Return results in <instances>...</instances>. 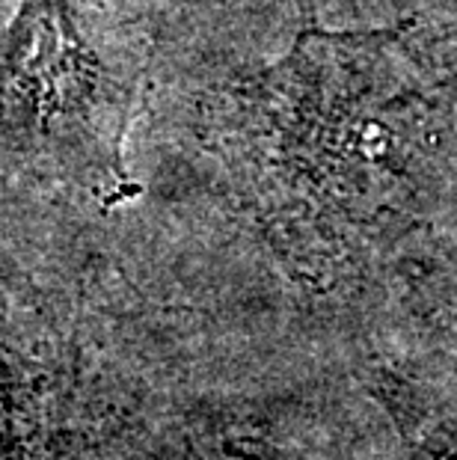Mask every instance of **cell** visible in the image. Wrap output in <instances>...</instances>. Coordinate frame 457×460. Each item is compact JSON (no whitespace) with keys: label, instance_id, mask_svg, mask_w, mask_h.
<instances>
[{"label":"cell","instance_id":"6da1fadb","mask_svg":"<svg viewBox=\"0 0 457 460\" xmlns=\"http://www.w3.org/2000/svg\"><path fill=\"white\" fill-rule=\"evenodd\" d=\"M134 95L75 0H18L4 48L6 155L48 164L101 205L137 197L122 161Z\"/></svg>","mask_w":457,"mask_h":460},{"label":"cell","instance_id":"7a4b0ae2","mask_svg":"<svg viewBox=\"0 0 457 460\" xmlns=\"http://www.w3.org/2000/svg\"><path fill=\"white\" fill-rule=\"evenodd\" d=\"M389 413L401 430L398 460H457V419L416 410L404 398H389Z\"/></svg>","mask_w":457,"mask_h":460},{"label":"cell","instance_id":"3957f363","mask_svg":"<svg viewBox=\"0 0 457 460\" xmlns=\"http://www.w3.org/2000/svg\"><path fill=\"white\" fill-rule=\"evenodd\" d=\"M235 460H309L303 455H294V452H286V448H270L265 443H247L235 448Z\"/></svg>","mask_w":457,"mask_h":460}]
</instances>
